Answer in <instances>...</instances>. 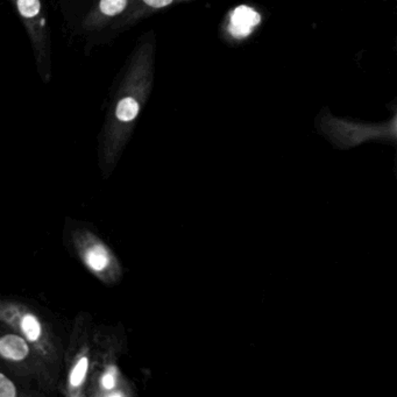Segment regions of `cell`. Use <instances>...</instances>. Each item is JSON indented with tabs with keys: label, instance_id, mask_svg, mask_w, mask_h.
Wrapping results in <instances>:
<instances>
[{
	"label": "cell",
	"instance_id": "30bf717a",
	"mask_svg": "<svg viewBox=\"0 0 397 397\" xmlns=\"http://www.w3.org/2000/svg\"><path fill=\"white\" fill-rule=\"evenodd\" d=\"M143 3L152 8H164L172 4L174 0H143Z\"/></svg>",
	"mask_w": 397,
	"mask_h": 397
},
{
	"label": "cell",
	"instance_id": "5b68a950",
	"mask_svg": "<svg viewBox=\"0 0 397 397\" xmlns=\"http://www.w3.org/2000/svg\"><path fill=\"white\" fill-rule=\"evenodd\" d=\"M85 263L94 272H102L109 263V255L102 245H95L85 253Z\"/></svg>",
	"mask_w": 397,
	"mask_h": 397
},
{
	"label": "cell",
	"instance_id": "52a82bcc",
	"mask_svg": "<svg viewBox=\"0 0 397 397\" xmlns=\"http://www.w3.org/2000/svg\"><path fill=\"white\" fill-rule=\"evenodd\" d=\"M88 358H80L76 366L73 367V372L70 374L69 382L73 387H78L83 383L85 376L88 373Z\"/></svg>",
	"mask_w": 397,
	"mask_h": 397
},
{
	"label": "cell",
	"instance_id": "9c48e42d",
	"mask_svg": "<svg viewBox=\"0 0 397 397\" xmlns=\"http://www.w3.org/2000/svg\"><path fill=\"white\" fill-rule=\"evenodd\" d=\"M117 378H116V368H109V371L103 376L102 385L105 389H113L116 387Z\"/></svg>",
	"mask_w": 397,
	"mask_h": 397
},
{
	"label": "cell",
	"instance_id": "3957f363",
	"mask_svg": "<svg viewBox=\"0 0 397 397\" xmlns=\"http://www.w3.org/2000/svg\"><path fill=\"white\" fill-rule=\"evenodd\" d=\"M261 17L258 12L246 5H241L234 10L231 17V34L238 39L248 37L254 30V27L259 25Z\"/></svg>",
	"mask_w": 397,
	"mask_h": 397
},
{
	"label": "cell",
	"instance_id": "8992f818",
	"mask_svg": "<svg viewBox=\"0 0 397 397\" xmlns=\"http://www.w3.org/2000/svg\"><path fill=\"white\" fill-rule=\"evenodd\" d=\"M21 330L30 342H35L41 337L40 321H37V318L33 315H26L25 317L22 318Z\"/></svg>",
	"mask_w": 397,
	"mask_h": 397
},
{
	"label": "cell",
	"instance_id": "ba28073f",
	"mask_svg": "<svg viewBox=\"0 0 397 397\" xmlns=\"http://www.w3.org/2000/svg\"><path fill=\"white\" fill-rule=\"evenodd\" d=\"M15 395L17 390L13 382L0 373V397H15Z\"/></svg>",
	"mask_w": 397,
	"mask_h": 397
},
{
	"label": "cell",
	"instance_id": "277c9868",
	"mask_svg": "<svg viewBox=\"0 0 397 397\" xmlns=\"http://www.w3.org/2000/svg\"><path fill=\"white\" fill-rule=\"evenodd\" d=\"M30 349L25 340L15 335H6L0 338V355L13 361L24 360Z\"/></svg>",
	"mask_w": 397,
	"mask_h": 397
},
{
	"label": "cell",
	"instance_id": "6da1fadb",
	"mask_svg": "<svg viewBox=\"0 0 397 397\" xmlns=\"http://www.w3.org/2000/svg\"><path fill=\"white\" fill-rule=\"evenodd\" d=\"M30 41L37 75L44 85L53 78V40L44 0H8Z\"/></svg>",
	"mask_w": 397,
	"mask_h": 397
},
{
	"label": "cell",
	"instance_id": "7a4b0ae2",
	"mask_svg": "<svg viewBox=\"0 0 397 397\" xmlns=\"http://www.w3.org/2000/svg\"><path fill=\"white\" fill-rule=\"evenodd\" d=\"M140 109L141 103L139 99L138 73L136 68H133L132 73L125 75L111 97V102L107 104L106 130L112 136L123 134L125 130H127L136 121Z\"/></svg>",
	"mask_w": 397,
	"mask_h": 397
}]
</instances>
